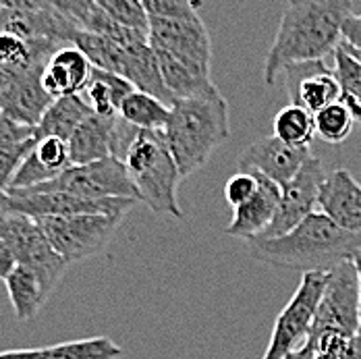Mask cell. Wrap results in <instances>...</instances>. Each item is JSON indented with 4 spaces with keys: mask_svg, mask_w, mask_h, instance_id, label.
<instances>
[{
    "mask_svg": "<svg viewBox=\"0 0 361 359\" xmlns=\"http://www.w3.org/2000/svg\"><path fill=\"white\" fill-rule=\"evenodd\" d=\"M349 15H353V0H287L264 61V83L274 85L293 63L332 56L341 44V25Z\"/></svg>",
    "mask_w": 361,
    "mask_h": 359,
    "instance_id": "obj_1",
    "label": "cell"
},
{
    "mask_svg": "<svg viewBox=\"0 0 361 359\" xmlns=\"http://www.w3.org/2000/svg\"><path fill=\"white\" fill-rule=\"evenodd\" d=\"M360 250L361 233H349L336 226L322 212H312L281 237L250 241V252L255 260L301 274L328 272L353 260Z\"/></svg>",
    "mask_w": 361,
    "mask_h": 359,
    "instance_id": "obj_2",
    "label": "cell"
},
{
    "mask_svg": "<svg viewBox=\"0 0 361 359\" xmlns=\"http://www.w3.org/2000/svg\"><path fill=\"white\" fill-rule=\"evenodd\" d=\"M162 133L180 175L189 177L231 138L228 102L216 85L204 94L179 98L171 104V116Z\"/></svg>",
    "mask_w": 361,
    "mask_h": 359,
    "instance_id": "obj_3",
    "label": "cell"
},
{
    "mask_svg": "<svg viewBox=\"0 0 361 359\" xmlns=\"http://www.w3.org/2000/svg\"><path fill=\"white\" fill-rule=\"evenodd\" d=\"M123 164L137 202L158 216L183 218L177 189L183 179L162 131H137Z\"/></svg>",
    "mask_w": 361,
    "mask_h": 359,
    "instance_id": "obj_4",
    "label": "cell"
},
{
    "mask_svg": "<svg viewBox=\"0 0 361 359\" xmlns=\"http://www.w3.org/2000/svg\"><path fill=\"white\" fill-rule=\"evenodd\" d=\"M36 220L42 224L54 252L69 266L102 252L123 222V216L75 214L48 216Z\"/></svg>",
    "mask_w": 361,
    "mask_h": 359,
    "instance_id": "obj_5",
    "label": "cell"
},
{
    "mask_svg": "<svg viewBox=\"0 0 361 359\" xmlns=\"http://www.w3.org/2000/svg\"><path fill=\"white\" fill-rule=\"evenodd\" d=\"M336 332L347 339L360 332V274L353 260L326 272V285L310 339Z\"/></svg>",
    "mask_w": 361,
    "mask_h": 359,
    "instance_id": "obj_6",
    "label": "cell"
},
{
    "mask_svg": "<svg viewBox=\"0 0 361 359\" xmlns=\"http://www.w3.org/2000/svg\"><path fill=\"white\" fill-rule=\"evenodd\" d=\"M0 239H4L21 266H27L54 291L67 270V262L54 252L36 218L0 210Z\"/></svg>",
    "mask_w": 361,
    "mask_h": 359,
    "instance_id": "obj_7",
    "label": "cell"
},
{
    "mask_svg": "<svg viewBox=\"0 0 361 359\" xmlns=\"http://www.w3.org/2000/svg\"><path fill=\"white\" fill-rule=\"evenodd\" d=\"M324 285L326 272H305L301 276L299 287L274 322L268 349L262 359H285L310 339Z\"/></svg>",
    "mask_w": 361,
    "mask_h": 359,
    "instance_id": "obj_8",
    "label": "cell"
},
{
    "mask_svg": "<svg viewBox=\"0 0 361 359\" xmlns=\"http://www.w3.org/2000/svg\"><path fill=\"white\" fill-rule=\"evenodd\" d=\"M137 204L135 197H104L90 200L63 191H25L8 189L0 210L48 218V216H75V214H110L123 216Z\"/></svg>",
    "mask_w": 361,
    "mask_h": 359,
    "instance_id": "obj_9",
    "label": "cell"
},
{
    "mask_svg": "<svg viewBox=\"0 0 361 359\" xmlns=\"http://www.w3.org/2000/svg\"><path fill=\"white\" fill-rule=\"evenodd\" d=\"M25 191H63L79 197L104 200V197H135V191L127 177L123 160L110 156L87 164H73L59 177ZM137 200V197H135Z\"/></svg>",
    "mask_w": 361,
    "mask_h": 359,
    "instance_id": "obj_10",
    "label": "cell"
},
{
    "mask_svg": "<svg viewBox=\"0 0 361 359\" xmlns=\"http://www.w3.org/2000/svg\"><path fill=\"white\" fill-rule=\"evenodd\" d=\"M137 131L140 129L125 123L121 114L100 116L92 112L79 123L67 142L71 164H87L110 156L123 160Z\"/></svg>",
    "mask_w": 361,
    "mask_h": 359,
    "instance_id": "obj_11",
    "label": "cell"
},
{
    "mask_svg": "<svg viewBox=\"0 0 361 359\" xmlns=\"http://www.w3.org/2000/svg\"><path fill=\"white\" fill-rule=\"evenodd\" d=\"M147 39L152 48L164 50L187 67L210 77L212 42L200 17L195 19H149Z\"/></svg>",
    "mask_w": 361,
    "mask_h": 359,
    "instance_id": "obj_12",
    "label": "cell"
},
{
    "mask_svg": "<svg viewBox=\"0 0 361 359\" xmlns=\"http://www.w3.org/2000/svg\"><path fill=\"white\" fill-rule=\"evenodd\" d=\"M328 177L324 164L320 158L310 156L305 164L299 169V173L293 179L281 187V200L276 206V214L272 218L270 226L266 233L257 239H268V237H281L295 229L303 218L316 212L318 206V195L322 189V183Z\"/></svg>",
    "mask_w": 361,
    "mask_h": 359,
    "instance_id": "obj_13",
    "label": "cell"
},
{
    "mask_svg": "<svg viewBox=\"0 0 361 359\" xmlns=\"http://www.w3.org/2000/svg\"><path fill=\"white\" fill-rule=\"evenodd\" d=\"M44 67L4 71L0 69V114L25 125L36 127L46 108L52 104V96L42 85Z\"/></svg>",
    "mask_w": 361,
    "mask_h": 359,
    "instance_id": "obj_14",
    "label": "cell"
},
{
    "mask_svg": "<svg viewBox=\"0 0 361 359\" xmlns=\"http://www.w3.org/2000/svg\"><path fill=\"white\" fill-rule=\"evenodd\" d=\"M310 156V147H295L281 142L274 135H268L255 140L250 147H245L237 160V166L241 173L262 175L283 187L299 173V169Z\"/></svg>",
    "mask_w": 361,
    "mask_h": 359,
    "instance_id": "obj_15",
    "label": "cell"
},
{
    "mask_svg": "<svg viewBox=\"0 0 361 359\" xmlns=\"http://www.w3.org/2000/svg\"><path fill=\"white\" fill-rule=\"evenodd\" d=\"M326 61L328 59L301 61L285 67L283 75L290 104L303 107L316 114L328 104L341 102V85Z\"/></svg>",
    "mask_w": 361,
    "mask_h": 359,
    "instance_id": "obj_16",
    "label": "cell"
},
{
    "mask_svg": "<svg viewBox=\"0 0 361 359\" xmlns=\"http://www.w3.org/2000/svg\"><path fill=\"white\" fill-rule=\"evenodd\" d=\"M318 208L336 226L361 233V185L347 169L328 173L318 195Z\"/></svg>",
    "mask_w": 361,
    "mask_h": 359,
    "instance_id": "obj_17",
    "label": "cell"
},
{
    "mask_svg": "<svg viewBox=\"0 0 361 359\" xmlns=\"http://www.w3.org/2000/svg\"><path fill=\"white\" fill-rule=\"evenodd\" d=\"M255 177H257L255 193L245 204L235 208L233 220L226 226V235L239 237L245 241L257 239L266 233V229L270 226L272 218L276 214V206L281 200V187L274 181L266 179L262 175H255Z\"/></svg>",
    "mask_w": 361,
    "mask_h": 359,
    "instance_id": "obj_18",
    "label": "cell"
},
{
    "mask_svg": "<svg viewBox=\"0 0 361 359\" xmlns=\"http://www.w3.org/2000/svg\"><path fill=\"white\" fill-rule=\"evenodd\" d=\"M94 71L90 59L75 46L59 48L46 63L42 73V85L52 100L61 96L81 94Z\"/></svg>",
    "mask_w": 361,
    "mask_h": 359,
    "instance_id": "obj_19",
    "label": "cell"
},
{
    "mask_svg": "<svg viewBox=\"0 0 361 359\" xmlns=\"http://www.w3.org/2000/svg\"><path fill=\"white\" fill-rule=\"evenodd\" d=\"M94 110L90 104L81 98V94L75 96H61L56 100H52V104L46 108V112L42 114V118L37 121L34 127V138H61L65 142H69L73 131L79 127V123L90 116Z\"/></svg>",
    "mask_w": 361,
    "mask_h": 359,
    "instance_id": "obj_20",
    "label": "cell"
},
{
    "mask_svg": "<svg viewBox=\"0 0 361 359\" xmlns=\"http://www.w3.org/2000/svg\"><path fill=\"white\" fill-rule=\"evenodd\" d=\"M4 283H6L13 312L19 322L34 320L52 293L32 268L21 266V264H17V268L8 274V279Z\"/></svg>",
    "mask_w": 361,
    "mask_h": 359,
    "instance_id": "obj_21",
    "label": "cell"
},
{
    "mask_svg": "<svg viewBox=\"0 0 361 359\" xmlns=\"http://www.w3.org/2000/svg\"><path fill=\"white\" fill-rule=\"evenodd\" d=\"M133 90L135 87L121 75L94 67L87 85L81 92V98L90 104V108L96 114L114 116V114H118V107L125 100V96L131 94Z\"/></svg>",
    "mask_w": 361,
    "mask_h": 359,
    "instance_id": "obj_22",
    "label": "cell"
},
{
    "mask_svg": "<svg viewBox=\"0 0 361 359\" xmlns=\"http://www.w3.org/2000/svg\"><path fill=\"white\" fill-rule=\"evenodd\" d=\"M156 59H158V67L162 73V81L166 85V90L173 94L175 100L179 98H191L197 94H204L208 90L214 87L212 79L208 75H202L200 71L187 67L185 63H180L179 59H175L173 54L152 48Z\"/></svg>",
    "mask_w": 361,
    "mask_h": 359,
    "instance_id": "obj_23",
    "label": "cell"
},
{
    "mask_svg": "<svg viewBox=\"0 0 361 359\" xmlns=\"http://www.w3.org/2000/svg\"><path fill=\"white\" fill-rule=\"evenodd\" d=\"M118 114L125 123H129L140 131H162L169 123L171 107L152 94L133 90L121 102Z\"/></svg>",
    "mask_w": 361,
    "mask_h": 359,
    "instance_id": "obj_24",
    "label": "cell"
},
{
    "mask_svg": "<svg viewBox=\"0 0 361 359\" xmlns=\"http://www.w3.org/2000/svg\"><path fill=\"white\" fill-rule=\"evenodd\" d=\"M332 71L341 85V102L361 123V63L341 44L332 54Z\"/></svg>",
    "mask_w": 361,
    "mask_h": 359,
    "instance_id": "obj_25",
    "label": "cell"
},
{
    "mask_svg": "<svg viewBox=\"0 0 361 359\" xmlns=\"http://www.w3.org/2000/svg\"><path fill=\"white\" fill-rule=\"evenodd\" d=\"M274 138L295 147H310L316 138V123L310 110L297 104L281 108L274 116Z\"/></svg>",
    "mask_w": 361,
    "mask_h": 359,
    "instance_id": "obj_26",
    "label": "cell"
},
{
    "mask_svg": "<svg viewBox=\"0 0 361 359\" xmlns=\"http://www.w3.org/2000/svg\"><path fill=\"white\" fill-rule=\"evenodd\" d=\"M123 349L106 336L67 341L48 347V359H121Z\"/></svg>",
    "mask_w": 361,
    "mask_h": 359,
    "instance_id": "obj_27",
    "label": "cell"
},
{
    "mask_svg": "<svg viewBox=\"0 0 361 359\" xmlns=\"http://www.w3.org/2000/svg\"><path fill=\"white\" fill-rule=\"evenodd\" d=\"M314 123L316 135L326 144H343L355 127V116L343 102H334L318 110L314 114Z\"/></svg>",
    "mask_w": 361,
    "mask_h": 359,
    "instance_id": "obj_28",
    "label": "cell"
},
{
    "mask_svg": "<svg viewBox=\"0 0 361 359\" xmlns=\"http://www.w3.org/2000/svg\"><path fill=\"white\" fill-rule=\"evenodd\" d=\"M96 4L114 23L142 34L149 32V17L145 13L142 0H96Z\"/></svg>",
    "mask_w": 361,
    "mask_h": 359,
    "instance_id": "obj_29",
    "label": "cell"
},
{
    "mask_svg": "<svg viewBox=\"0 0 361 359\" xmlns=\"http://www.w3.org/2000/svg\"><path fill=\"white\" fill-rule=\"evenodd\" d=\"M36 140V138H34ZM34 156L37 160L56 177L67 171L71 164V156H69V144L61 138H42L36 140V144L32 147Z\"/></svg>",
    "mask_w": 361,
    "mask_h": 359,
    "instance_id": "obj_30",
    "label": "cell"
},
{
    "mask_svg": "<svg viewBox=\"0 0 361 359\" xmlns=\"http://www.w3.org/2000/svg\"><path fill=\"white\" fill-rule=\"evenodd\" d=\"M36 140L30 138L21 144H13L6 145L0 150V206L6 197V191L11 187V181H13V175L17 173L19 164L23 162V158L30 154V150L34 147Z\"/></svg>",
    "mask_w": 361,
    "mask_h": 359,
    "instance_id": "obj_31",
    "label": "cell"
},
{
    "mask_svg": "<svg viewBox=\"0 0 361 359\" xmlns=\"http://www.w3.org/2000/svg\"><path fill=\"white\" fill-rule=\"evenodd\" d=\"M149 19H195L200 17L193 0H142Z\"/></svg>",
    "mask_w": 361,
    "mask_h": 359,
    "instance_id": "obj_32",
    "label": "cell"
},
{
    "mask_svg": "<svg viewBox=\"0 0 361 359\" xmlns=\"http://www.w3.org/2000/svg\"><path fill=\"white\" fill-rule=\"evenodd\" d=\"M44 4L48 8L65 15L67 19H71L73 23H77L81 30H87L92 19L100 11L96 0H44Z\"/></svg>",
    "mask_w": 361,
    "mask_h": 359,
    "instance_id": "obj_33",
    "label": "cell"
},
{
    "mask_svg": "<svg viewBox=\"0 0 361 359\" xmlns=\"http://www.w3.org/2000/svg\"><path fill=\"white\" fill-rule=\"evenodd\" d=\"M255 189H257V177L253 173H241L239 171L237 175H233L231 179L226 181V185H224V200L235 210V208H239L241 204H245L252 197L253 193H255Z\"/></svg>",
    "mask_w": 361,
    "mask_h": 359,
    "instance_id": "obj_34",
    "label": "cell"
},
{
    "mask_svg": "<svg viewBox=\"0 0 361 359\" xmlns=\"http://www.w3.org/2000/svg\"><path fill=\"white\" fill-rule=\"evenodd\" d=\"M34 138V127H25V125H19L6 116L0 114V150L6 147V145L21 144L25 140Z\"/></svg>",
    "mask_w": 361,
    "mask_h": 359,
    "instance_id": "obj_35",
    "label": "cell"
},
{
    "mask_svg": "<svg viewBox=\"0 0 361 359\" xmlns=\"http://www.w3.org/2000/svg\"><path fill=\"white\" fill-rule=\"evenodd\" d=\"M341 46L361 52V15H349L341 25Z\"/></svg>",
    "mask_w": 361,
    "mask_h": 359,
    "instance_id": "obj_36",
    "label": "cell"
},
{
    "mask_svg": "<svg viewBox=\"0 0 361 359\" xmlns=\"http://www.w3.org/2000/svg\"><path fill=\"white\" fill-rule=\"evenodd\" d=\"M17 255L11 250V245L4 239H0V281H6L8 274L17 268Z\"/></svg>",
    "mask_w": 361,
    "mask_h": 359,
    "instance_id": "obj_37",
    "label": "cell"
},
{
    "mask_svg": "<svg viewBox=\"0 0 361 359\" xmlns=\"http://www.w3.org/2000/svg\"><path fill=\"white\" fill-rule=\"evenodd\" d=\"M0 359H48V347L0 351Z\"/></svg>",
    "mask_w": 361,
    "mask_h": 359,
    "instance_id": "obj_38",
    "label": "cell"
},
{
    "mask_svg": "<svg viewBox=\"0 0 361 359\" xmlns=\"http://www.w3.org/2000/svg\"><path fill=\"white\" fill-rule=\"evenodd\" d=\"M341 359H361V330L357 334H353L347 343V349Z\"/></svg>",
    "mask_w": 361,
    "mask_h": 359,
    "instance_id": "obj_39",
    "label": "cell"
},
{
    "mask_svg": "<svg viewBox=\"0 0 361 359\" xmlns=\"http://www.w3.org/2000/svg\"><path fill=\"white\" fill-rule=\"evenodd\" d=\"M285 359H314V347H312V343L305 341L299 349L290 351Z\"/></svg>",
    "mask_w": 361,
    "mask_h": 359,
    "instance_id": "obj_40",
    "label": "cell"
},
{
    "mask_svg": "<svg viewBox=\"0 0 361 359\" xmlns=\"http://www.w3.org/2000/svg\"><path fill=\"white\" fill-rule=\"evenodd\" d=\"M353 262H355V268H357V274H360V330H361V250L353 255Z\"/></svg>",
    "mask_w": 361,
    "mask_h": 359,
    "instance_id": "obj_41",
    "label": "cell"
},
{
    "mask_svg": "<svg viewBox=\"0 0 361 359\" xmlns=\"http://www.w3.org/2000/svg\"><path fill=\"white\" fill-rule=\"evenodd\" d=\"M343 48H345V46H343ZM345 50H347V48H345ZM347 52H351V54H353V56H355V59L361 63V52H355V50H347Z\"/></svg>",
    "mask_w": 361,
    "mask_h": 359,
    "instance_id": "obj_42",
    "label": "cell"
},
{
    "mask_svg": "<svg viewBox=\"0 0 361 359\" xmlns=\"http://www.w3.org/2000/svg\"><path fill=\"white\" fill-rule=\"evenodd\" d=\"M0 13H2V4H0Z\"/></svg>",
    "mask_w": 361,
    "mask_h": 359,
    "instance_id": "obj_43",
    "label": "cell"
}]
</instances>
